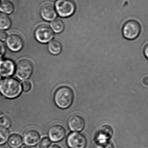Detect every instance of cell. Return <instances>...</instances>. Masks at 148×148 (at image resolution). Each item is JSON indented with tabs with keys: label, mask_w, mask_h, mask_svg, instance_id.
Segmentation results:
<instances>
[{
	"label": "cell",
	"mask_w": 148,
	"mask_h": 148,
	"mask_svg": "<svg viewBox=\"0 0 148 148\" xmlns=\"http://www.w3.org/2000/svg\"><path fill=\"white\" fill-rule=\"evenodd\" d=\"M6 50L5 44L0 40V58L4 55L6 52Z\"/></svg>",
	"instance_id": "obj_25"
},
{
	"label": "cell",
	"mask_w": 148,
	"mask_h": 148,
	"mask_svg": "<svg viewBox=\"0 0 148 148\" xmlns=\"http://www.w3.org/2000/svg\"><path fill=\"white\" fill-rule=\"evenodd\" d=\"M61 43L57 39H54L50 42L48 45V50L50 53L53 55L60 54L62 50Z\"/></svg>",
	"instance_id": "obj_16"
},
{
	"label": "cell",
	"mask_w": 148,
	"mask_h": 148,
	"mask_svg": "<svg viewBox=\"0 0 148 148\" xmlns=\"http://www.w3.org/2000/svg\"><path fill=\"white\" fill-rule=\"evenodd\" d=\"M66 142L70 148H84L87 144L86 137L77 132L71 133L68 136Z\"/></svg>",
	"instance_id": "obj_7"
},
{
	"label": "cell",
	"mask_w": 148,
	"mask_h": 148,
	"mask_svg": "<svg viewBox=\"0 0 148 148\" xmlns=\"http://www.w3.org/2000/svg\"><path fill=\"white\" fill-rule=\"evenodd\" d=\"M51 144V140L48 138L45 137L42 138L39 143L40 148H48Z\"/></svg>",
	"instance_id": "obj_21"
},
{
	"label": "cell",
	"mask_w": 148,
	"mask_h": 148,
	"mask_svg": "<svg viewBox=\"0 0 148 148\" xmlns=\"http://www.w3.org/2000/svg\"><path fill=\"white\" fill-rule=\"evenodd\" d=\"M94 148H114L113 144L109 141L97 143Z\"/></svg>",
	"instance_id": "obj_22"
},
{
	"label": "cell",
	"mask_w": 148,
	"mask_h": 148,
	"mask_svg": "<svg viewBox=\"0 0 148 148\" xmlns=\"http://www.w3.org/2000/svg\"><path fill=\"white\" fill-rule=\"evenodd\" d=\"M51 28L55 33H60L62 32L64 29V23L60 19L54 20L51 24Z\"/></svg>",
	"instance_id": "obj_19"
},
{
	"label": "cell",
	"mask_w": 148,
	"mask_h": 148,
	"mask_svg": "<svg viewBox=\"0 0 148 148\" xmlns=\"http://www.w3.org/2000/svg\"><path fill=\"white\" fill-rule=\"evenodd\" d=\"M40 12L42 17L47 21L54 20L57 15L55 8L53 4L49 3H45L42 5Z\"/></svg>",
	"instance_id": "obj_14"
},
{
	"label": "cell",
	"mask_w": 148,
	"mask_h": 148,
	"mask_svg": "<svg viewBox=\"0 0 148 148\" xmlns=\"http://www.w3.org/2000/svg\"><path fill=\"white\" fill-rule=\"evenodd\" d=\"M74 95L72 89L67 86L60 87L56 91L54 96V102L57 107L66 109L72 105Z\"/></svg>",
	"instance_id": "obj_2"
},
{
	"label": "cell",
	"mask_w": 148,
	"mask_h": 148,
	"mask_svg": "<svg viewBox=\"0 0 148 148\" xmlns=\"http://www.w3.org/2000/svg\"><path fill=\"white\" fill-rule=\"evenodd\" d=\"M22 88L20 81L13 77L5 78L0 82V93L9 99H14L19 96Z\"/></svg>",
	"instance_id": "obj_1"
},
{
	"label": "cell",
	"mask_w": 148,
	"mask_h": 148,
	"mask_svg": "<svg viewBox=\"0 0 148 148\" xmlns=\"http://www.w3.org/2000/svg\"><path fill=\"white\" fill-rule=\"evenodd\" d=\"M15 69L14 63L12 60L3 59L0 60V75L4 77L10 76Z\"/></svg>",
	"instance_id": "obj_12"
},
{
	"label": "cell",
	"mask_w": 148,
	"mask_h": 148,
	"mask_svg": "<svg viewBox=\"0 0 148 148\" xmlns=\"http://www.w3.org/2000/svg\"><path fill=\"white\" fill-rule=\"evenodd\" d=\"M56 8L60 16L67 17L74 14L76 5L73 0H58L56 3Z\"/></svg>",
	"instance_id": "obj_4"
},
{
	"label": "cell",
	"mask_w": 148,
	"mask_h": 148,
	"mask_svg": "<svg viewBox=\"0 0 148 148\" xmlns=\"http://www.w3.org/2000/svg\"><path fill=\"white\" fill-rule=\"evenodd\" d=\"M68 125L71 131L79 132L82 131L84 128L85 121L81 116L73 114L69 118Z\"/></svg>",
	"instance_id": "obj_10"
},
{
	"label": "cell",
	"mask_w": 148,
	"mask_h": 148,
	"mask_svg": "<svg viewBox=\"0 0 148 148\" xmlns=\"http://www.w3.org/2000/svg\"><path fill=\"white\" fill-rule=\"evenodd\" d=\"M113 135V130L110 126L108 125L102 126L98 130L96 137L97 143L108 141Z\"/></svg>",
	"instance_id": "obj_13"
},
{
	"label": "cell",
	"mask_w": 148,
	"mask_h": 148,
	"mask_svg": "<svg viewBox=\"0 0 148 148\" xmlns=\"http://www.w3.org/2000/svg\"><path fill=\"white\" fill-rule=\"evenodd\" d=\"M34 70V65L31 61L23 59L19 61L16 67V73L20 80H25L29 78Z\"/></svg>",
	"instance_id": "obj_5"
},
{
	"label": "cell",
	"mask_w": 148,
	"mask_h": 148,
	"mask_svg": "<svg viewBox=\"0 0 148 148\" xmlns=\"http://www.w3.org/2000/svg\"><path fill=\"white\" fill-rule=\"evenodd\" d=\"M22 148H32L31 147H29V146H24Z\"/></svg>",
	"instance_id": "obj_29"
},
{
	"label": "cell",
	"mask_w": 148,
	"mask_h": 148,
	"mask_svg": "<svg viewBox=\"0 0 148 148\" xmlns=\"http://www.w3.org/2000/svg\"><path fill=\"white\" fill-rule=\"evenodd\" d=\"M1 76H0V80H1Z\"/></svg>",
	"instance_id": "obj_30"
},
{
	"label": "cell",
	"mask_w": 148,
	"mask_h": 148,
	"mask_svg": "<svg viewBox=\"0 0 148 148\" xmlns=\"http://www.w3.org/2000/svg\"><path fill=\"white\" fill-rule=\"evenodd\" d=\"M50 148H62L61 147H60V146H59V145H56V144H55V145H53V146H52V147H51Z\"/></svg>",
	"instance_id": "obj_28"
},
{
	"label": "cell",
	"mask_w": 148,
	"mask_h": 148,
	"mask_svg": "<svg viewBox=\"0 0 148 148\" xmlns=\"http://www.w3.org/2000/svg\"><path fill=\"white\" fill-rule=\"evenodd\" d=\"M66 135V130L61 125L55 124L49 128L48 136L49 139L54 142H58L63 140Z\"/></svg>",
	"instance_id": "obj_9"
},
{
	"label": "cell",
	"mask_w": 148,
	"mask_h": 148,
	"mask_svg": "<svg viewBox=\"0 0 148 148\" xmlns=\"http://www.w3.org/2000/svg\"><path fill=\"white\" fill-rule=\"evenodd\" d=\"M6 44L9 49L13 52H19L24 46L23 39L21 35L17 34H12L6 39Z\"/></svg>",
	"instance_id": "obj_8"
},
{
	"label": "cell",
	"mask_w": 148,
	"mask_h": 148,
	"mask_svg": "<svg viewBox=\"0 0 148 148\" xmlns=\"http://www.w3.org/2000/svg\"><path fill=\"white\" fill-rule=\"evenodd\" d=\"M11 25V21L6 14L0 12V30L8 29Z\"/></svg>",
	"instance_id": "obj_18"
},
{
	"label": "cell",
	"mask_w": 148,
	"mask_h": 148,
	"mask_svg": "<svg viewBox=\"0 0 148 148\" xmlns=\"http://www.w3.org/2000/svg\"><path fill=\"white\" fill-rule=\"evenodd\" d=\"M23 144V139L20 134H14L10 136L8 144L11 148H20Z\"/></svg>",
	"instance_id": "obj_15"
},
{
	"label": "cell",
	"mask_w": 148,
	"mask_h": 148,
	"mask_svg": "<svg viewBox=\"0 0 148 148\" xmlns=\"http://www.w3.org/2000/svg\"><path fill=\"white\" fill-rule=\"evenodd\" d=\"M40 135L39 132L35 129H30L25 131L23 135V139L26 145L35 146L40 141Z\"/></svg>",
	"instance_id": "obj_11"
},
{
	"label": "cell",
	"mask_w": 148,
	"mask_h": 148,
	"mask_svg": "<svg viewBox=\"0 0 148 148\" xmlns=\"http://www.w3.org/2000/svg\"><path fill=\"white\" fill-rule=\"evenodd\" d=\"M141 26L139 22L134 20L127 21L123 24L122 34L124 38L129 40H134L140 36Z\"/></svg>",
	"instance_id": "obj_3"
},
{
	"label": "cell",
	"mask_w": 148,
	"mask_h": 148,
	"mask_svg": "<svg viewBox=\"0 0 148 148\" xmlns=\"http://www.w3.org/2000/svg\"><path fill=\"white\" fill-rule=\"evenodd\" d=\"M8 36L6 31L0 30V40L1 41H5L6 40Z\"/></svg>",
	"instance_id": "obj_26"
},
{
	"label": "cell",
	"mask_w": 148,
	"mask_h": 148,
	"mask_svg": "<svg viewBox=\"0 0 148 148\" xmlns=\"http://www.w3.org/2000/svg\"><path fill=\"white\" fill-rule=\"evenodd\" d=\"M9 133L8 130L4 127H0V145L5 143L8 139Z\"/></svg>",
	"instance_id": "obj_20"
},
{
	"label": "cell",
	"mask_w": 148,
	"mask_h": 148,
	"mask_svg": "<svg viewBox=\"0 0 148 148\" xmlns=\"http://www.w3.org/2000/svg\"><path fill=\"white\" fill-rule=\"evenodd\" d=\"M14 10V6L11 0H2L0 3V10L5 14H10Z\"/></svg>",
	"instance_id": "obj_17"
},
{
	"label": "cell",
	"mask_w": 148,
	"mask_h": 148,
	"mask_svg": "<svg viewBox=\"0 0 148 148\" xmlns=\"http://www.w3.org/2000/svg\"><path fill=\"white\" fill-rule=\"evenodd\" d=\"M53 32L51 28L47 24H41L36 28L34 36L38 41L47 43L53 37Z\"/></svg>",
	"instance_id": "obj_6"
},
{
	"label": "cell",
	"mask_w": 148,
	"mask_h": 148,
	"mask_svg": "<svg viewBox=\"0 0 148 148\" xmlns=\"http://www.w3.org/2000/svg\"><path fill=\"white\" fill-rule=\"evenodd\" d=\"M31 83L28 81H25L22 83V89L23 91L28 92L30 90L31 88Z\"/></svg>",
	"instance_id": "obj_23"
},
{
	"label": "cell",
	"mask_w": 148,
	"mask_h": 148,
	"mask_svg": "<svg viewBox=\"0 0 148 148\" xmlns=\"http://www.w3.org/2000/svg\"><path fill=\"white\" fill-rule=\"evenodd\" d=\"M143 53H144V55L148 59V43L146 44L144 47V50H143Z\"/></svg>",
	"instance_id": "obj_27"
},
{
	"label": "cell",
	"mask_w": 148,
	"mask_h": 148,
	"mask_svg": "<svg viewBox=\"0 0 148 148\" xmlns=\"http://www.w3.org/2000/svg\"><path fill=\"white\" fill-rule=\"evenodd\" d=\"M10 123H11V122H10L9 119L5 117L2 118V119H1V121H0V124L1 126L4 127H9L10 126Z\"/></svg>",
	"instance_id": "obj_24"
},
{
	"label": "cell",
	"mask_w": 148,
	"mask_h": 148,
	"mask_svg": "<svg viewBox=\"0 0 148 148\" xmlns=\"http://www.w3.org/2000/svg\"></svg>",
	"instance_id": "obj_31"
}]
</instances>
